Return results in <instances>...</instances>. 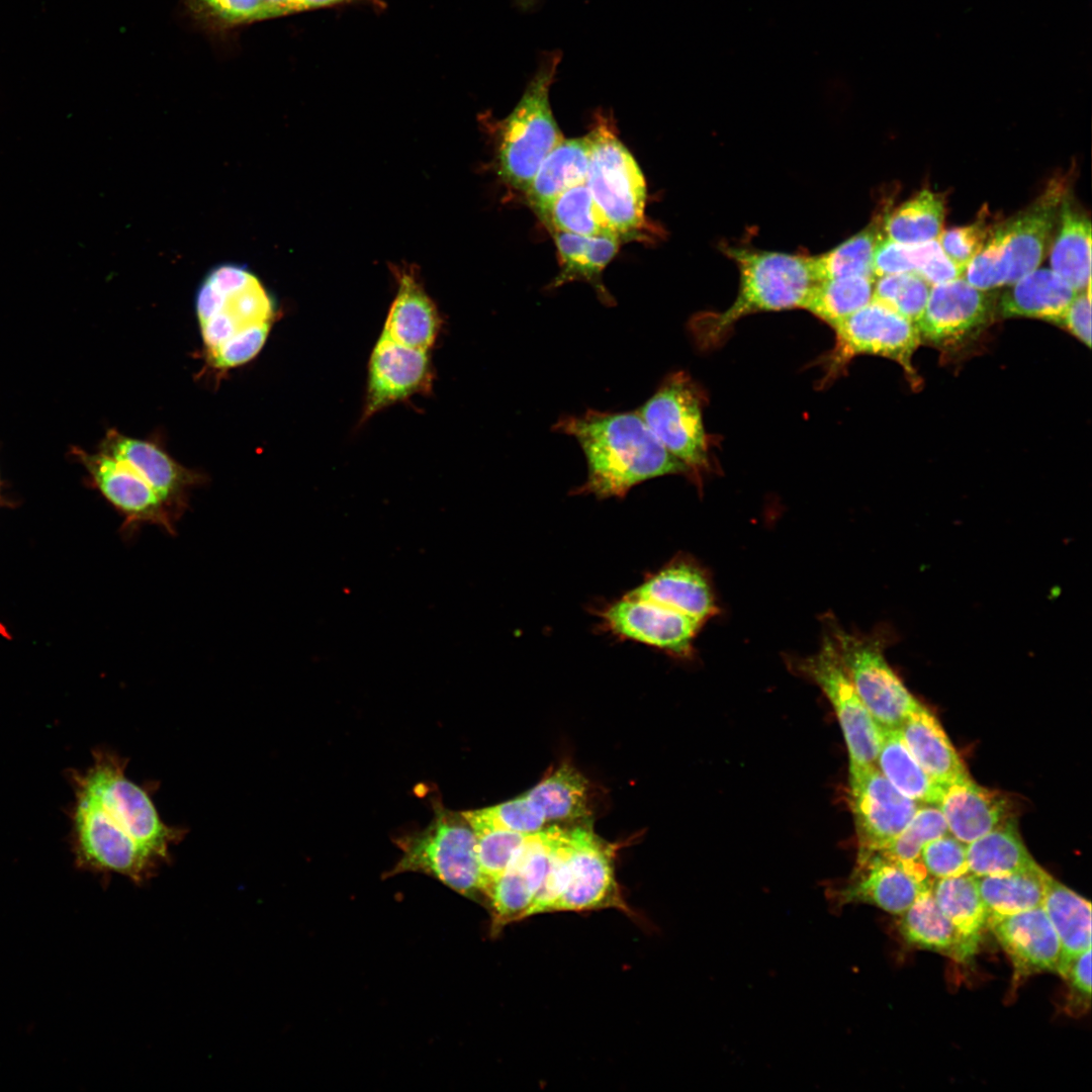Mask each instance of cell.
Masks as SVG:
<instances>
[{"instance_id": "cell-48", "label": "cell", "mask_w": 1092, "mask_h": 1092, "mask_svg": "<svg viewBox=\"0 0 1092 1092\" xmlns=\"http://www.w3.org/2000/svg\"><path fill=\"white\" fill-rule=\"evenodd\" d=\"M992 228L985 219L941 231L937 241L945 255L965 271L967 265L982 250Z\"/></svg>"}, {"instance_id": "cell-20", "label": "cell", "mask_w": 1092, "mask_h": 1092, "mask_svg": "<svg viewBox=\"0 0 1092 1092\" xmlns=\"http://www.w3.org/2000/svg\"><path fill=\"white\" fill-rule=\"evenodd\" d=\"M103 452L128 464L159 494L175 519L186 510L188 493L203 483L205 476L174 460L154 442L134 439L111 430Z\"/></svg>"}, {"instance_id": "cell-30", "label": "cell", "mask_w": 1092, "mask_h": 1092, "mask_svg": "<svg viewBox=\"0 0 1092 1092\" xmlns=\"http://www.w3.org/2000/svg\"><path fill=\"white\" fill-rule=\"evenodd\" d=\"M1054 235L1049 250L1051 269L1076 291L1086 289L1091 275V221L1068 191Z\"/></svg>"}, {"instance_id": "cell-8", "label": "cell", "mask_w": 1092, "mask_h": 1092, "mask_svg": "<svg viewBox=\"0 0 1092 1092\" xmlns=\"http://www.w3.org/2000/svg\"><path fill=\"white\" fill-rule=\"evenodd\" d=\"M204 347L210 351L255 327L273 324L275 302L249 267L222 263L209 270L195 297Z\"/></svg>"}, {"instance_id": "cell-27", "label": "cell", "mask_w": 1092, "mask_h": 1092, "mask_svg": "<svg viewBox=\"0 0 1092 1092\" xmlns=\"http://www.w3.org/2000/svg\"><path fill=\"white\" fill-rule=\"evenodd\" d=\"M589 153L590 142L585 134L563 139L542 161L524 191L529 206L542 222L562 192L585 182Z\"/></svg>"}, {"instance_id": "cell-7", "label": "cell", "mask_w": 1092, "mask_h": 1092, "mask_svg": "<svg viewBox=\"0 0 1092 1092\" xmlns=\"http://www.w3.org/2000/svg\"><path fill=\"white\" fill-rule=\"evenodd\" d=\"M402 855L385 874L421 873L437 879L460 895L483 902L475 834L463 813L435 808L423 830L397 841Z\"/></svg>"}, {"instance_id": "cell-3", "label": "cell", "mask_w": 1092, "mask_h": 1092, "mask_svg": "<svg viewBox=\"0 0 1092 1092\" xmlns=\"http://www.w3.org/2000/svg\"><path fill=\"white\" fill-rule=\"evenodd\" d=\"M739 270V287L726 309L698 315L691 324L703 346L718 344L741 318L762 311L803 308L818 282L813 257L729 247Z\"/></svg>"}, {"instance_id": "cell-54", "label": "cell", "mask_w": 1092, "mask_h": 1092, "mask_svg": "<svg viewBox=\"0 0 1092 1092\" xmlns=\"http://www.w3.org/2000/svg\"><path fill=\"white\" fill-rule=\"evenodd\" d=\"M518 10L527 12L535 9L542 0H512Z\"/></svg>"}, {"instance_id": "cell-36", "label": "cell", "mask_w": 1092, "mask_h": 1092, "mask_svg": "<svg viewBox=\"0 0 1092 1092\" xmlns=\"http://www.w3.org/2000/svg\"><path fill=\"white\" fill-rule=\"evenodd\" d=\"M548 822H571L586 818L587 783L569 763H562L524 794Z\"/></svg>"}, {"instance_id": "cell-4", "label": "cell", "mask_w": 1092, "mask_h": 1092, "mask_svg": "<svg viewBox=\"0 0 1092 1092\" xmlns=\"http://www.w3.org/2000/svg\"><path fill=\"white\" fill-rule=\"evenodd\" d=\"M1067 191L1065 178L1053 179L1025 208L992 226L984 247L967 265L963 277L974 287L987 291L1011 285L1038 268L1050 250Z\"/></svg>"}, {"instance_id": "cell-38", "label": "cell", "mask_w": 1092, "mask_h": 1092, "mask_svg": "<svg viewBox=\"0 0 1092 1092\" xmlns=\"http://www.w3.org/2000/svg\"><path fill=\"white\" fill-rule=\"evenodd\" d=\"M875 280L861 275L820 280L803 308L834 328L873 300Z\"/></svg>"}, {"instance_id": "cell-2", "label": "cell", "mask_w": 1092, "mask_h": 1092, "mask_svg": "<svg viewBox=\"0 0 1092 1092\" xmlns=\"http://www.w3.org/2000/svg\"><path fill=\"white\" fill-rule=\"evenodd\" d=\"M553 431L573 437L582 449L586 480L574 494L624 497L631 488L669 474L693 477L691 470L656 439L638 412H601L562 416Z\"/></svg>"}, {"instance_id": "cell-18", "label": "cell", "mask_w": 1092, "mask_h": 1092, "mask_svg": "<svg viewBox=\"0 0 1092 1092\" xmlns=\"http://www.w3.org/2000/svg\"><path fill=\"white\" fill-rule=\"evenodd\" d=\"M432 380L428 351L401 345L381 334L369 360L362 420L394 402L427 392Z\"/></svg>"}, {"instance_id": "cell-35", "label": "cell", "mask_w": 1092, "mask_h": 1092, "mask_svg": "<svg viewBox=\"0 0 1092 1092\" xmlns=\"http://www.w3.org/2000/svg\"><path fill=\"white\" fill-rule=\"evenodd\" d=\"M969 874L975 877L1008 874L1036 862L1025 847L1014 818L967 844Z\"/></svg>"}, {"instance_id": "cell-15", "label": "cell", "mask_w": 1092, "mask_h": 1092, "mask_svg": "<svg viewBox=\"0 0 1092 1092\" xmlns=\"http://www.w3.org/2000/svg\"><path fill=\"white\" fill-rule=\"evenodd\" d=\"M849 803L858 849L885 848L920 804L901 794L876 765L849 768Z\"/></svg>"}, {"instance_id": "cell-44", "label": "cell", "mask_w": 1092, "mask_h": 1092, "mask_svg": "<svg viewBox=\"0 0 1092 1092\" xmlns=\"http://www.w3.org/2000/svg\"><path fill=\"white\" fill-rule=\"evenodd\" d=\"M930 285L916 273L906 272L876 278L873 299L917 324L929 295Z\"/></svg>"}, {"instance_id": "cell-51", "label": "cell", "mask_w": 1092, "mask_h": 1092, "mask_svg": "<svg viewBox=\"0 0 1092 1092\" xmlns=\"http://www.w3.org/2000/svg\"><path fill=\"white\" fill-rule=\"evenodd\" d=\"M915 273L933 286L963 277L964 270L945 255L937 241Z\"/></svg>"}, {"instance_id": "cell-49", "label": "cell", "mask_w": 1092, "mask_h": 1092, "mask_svg": "<svg viewBox=\"0 0 1092 1092\" xmlns=\"http://www.w3.org/2000/svg\"><path fill=\"white\" fill-rule=\"evenodd\" d=\"M271 326L255 327L207 351L209 363L217 369H230L249 362L263 348Z\"/></svg>"}, {"instance_id": "cell-6", "label": "cell", "mask_w": 1092, "mask_h": 1092, "mask_svg": "<svg viewBox=\"0 0 1092 1092\" xmlns=\"http://www.w3.org/2000/svg\"><path fill=\"white\" fill-rule=\"evenodd\" d=\"M585 183L611 231L622 240L647 239L654 228L645 215L646 183L636 160L618 136L612 113L593 114Z\"/></svg>"}, {"instance_id": "cell-24", "label": "cell", "mask_w": 1092, "mask_h": 1092, "mask_svg": "<svg viewBox=\"0 0 1092 1092\" xmlns=\"http://www.w3.org/2000/svg\"><path fill=\"white\" fill-rule=\"evenodd\" d=\"M397 291L390 305L382 334L391 340L428 351L435 343L441 320L427 294L416 266L391 265Z\"/></svg>"}, {"instance_id": "cell-22", "label": "cell", "mask_w": 1092, "mask_h": 1092, "mask_svg": "<svg viewBox=\"0 0 1092 1092\" xmlns=\"http://www.w3.org/2000/svg\"><path fill=\"white\" fill-rule=\"evenodd\" d=\"M988 928L1010 959L1014 980L1042 972L1058 973L1061 943L1042 906L988 919Z\"/></svg>"}, {"instance_id": "cell-31", "label": "cell", "mask_w": 1092, "mask_h": 1092, "mask_svg": "<svg viewBox=\"0 0 1092 1092\" xmlns=\"http://www.w3.org/2000/svg\"><path fill=\"white\" fill-rule=\"evenodd\" d=\"M1077 292L1052 269L1036 268L1010 285L998 308L1005 317H1037L1062 325Z\"/></svg>"}, {"instance_id": "cell-28", "label": "cell", "mask_w": 1092, "mask_h": 1092, "mask_svg": "<svg viewBox=\"0 0 1092 1092\" xmlns=\"http://www.w3.org/2000/svg\"><path fill=\"white\" fill-rule=\"evenodd\" d=\"M899 730L914 758L936 784L970 776L939 721L924 705L911 711Z\"/></svg>"}, {"instance_id": "cell-50", "label": "cell", "mask_w": 1092, "mask_h": 1092, "mask_svg": "<svg viewBox=\"0 0 1092 1092\" xmlns=\"http://www.w3.org/2000/svg\"><path fill=\"white\" fill-rule=\"evenodd\" d=\"M1059 974L1067 980L1069 986L1067 1010L1077 1015L1089 1009L1091 1000V948L1070 960Z\"/></svg>"}, {"instance_id": "cell-26", "label": "cell", "mask_w": 1092, "mask_h": 1092, "mask_svg": "<svg viewBox=\"0 0 1092 1092\" xmlns=\"http://www.w3.org/2000/svg\"><path fill=\"white\" fill-rule=\"evenodd\" d=\"M900 916L899 932L915 947L942 953L958 963L970 961L978 951L981 939L962 932L942 914L931 887L923 890Z\"/></svg>"}, {"instance_id": "cell-12", "label": "cell", "mask_w": 1092, "mask_h": 1092, "mask_svg": "<svg viewBox=\"0 0 1092 1092\" xmlns=\"http://www.w3.org/2000/svg\"><path fill=\"white\" fill-rule=\"evenodd\" d=\"M833 329L835 344L826 358V379L861 354L894 359L913 373L910 358L921 340L918 327L889 306L873 299Z\"/></svg>"}, {"instance_id": "cell-40", "label": "cell", "mask_w": 1092, "mask_h": 1092, "mask_svg": "<svg viewBox=\"0 0 1092 1092\" xmlns=\"http://www.w3.org/2000/svg\"><path fill=\"white\" fill-rule=\"evenodd\" d=\"M886 211L877 215L861 231L843 241L830 251L813 257L818 279L861 275L874 277L872 261L875 248L884 236L883 220Z\"/></svg>"}, {"instance_id": "cell-53", "label": "cell", "mask_w": 1092, "mask_h": 1092, "mask_svg": "<svg viewBox=\"0 0 1092 1092\" xmlns=\"http://www.w3.org/2000/svg\"><path fill=\"white\" fill-rule=\"evenodd\" d=\"M350 0H297V11L329 7Z\"/></svg>"}, {"instance_id": "cell-10", "label": "cell", "mask_w": 1092, "mask_h": 1092, "mask_svg": "<svg viewBox=\"0 0 1092 1092\" xmlns=\"http://www.w3.org/2000/svg\"><path fill=\"white\" fill-rule=\"evenodd\" d=\"M831 636L842 665L860 701L881 729H899L921 703L891 668L881 643L847 632L830 622Z\"/></svg>"}, {"instance_id": "cell-37", "label": "cell", "mask_w": 1092, "mask_h": 1092, "mask_svg": "<svg viewBox=\"0 0 1092 1092\" xmlns=\"http://www.w3.org/2000/svg\"><path fill=\"white\" fill-rule=\"evenodd\" d=\"M944 215L945 206L940 195L922 189L896 208L886 211L883 232L898 243H925L938 238Z\"/></svg>"}, {"instance_id": "cell-21", "label": "cell", "mask_w": 1092, "mask_h": 1092, "mask_svg": "<svg viewBox=\"0 0 1092 1092\" xmlns=\"http://www.w3.org/2000/svg\"><path fill=\"white\" fill-rule=\"evenodd\" d=\"M993 311L986 290L964 277L933 285L925 309L917 322L920 336L935 344H951L979 331Z\"/></svg>"}, {"instance_id": "cell-16", "label": "cell", "mask_w": 1092, "mask_h": 1092, "mask_svg": "<svg viewBox=\"0 0 1092 1092\" xmlns=\"http://www.w3.org/2000/svg\"><path fill=\"white\" fill-rule=\"evenodd\" d=\"M570 833L567 883L553 912L613 908L631 913L616 882L611 848L588 828L577 826Z\"/></svg>"}, {"instance_id": "cell-23", "label": "cell", "mask_w": 1092, "mask_h": 1092, "mask_svg": "<svg viewBox=\"0 0 1092 1092\" xmlns=\"http://www.w3.org/2000/svg\"><path fill=\"white\" fill-rule=\"evenodd\" d=\"M937 807L948 832L966 844L1013 818L1011 802L1004 794L976 784L970 776L940 785Z\"/></svg>"}, {"instance_id": "cell-11", "label": "cell", "mask_w": 1092, "mask_h": 1092, "mask_svg": "<svg viewBox=\"0 0 1092 1092\" xmlns=\"http://www.w3.org/2000/svg\"><path fill=\"white\" fill-rule=\"evenodd\" d=\"M794 666L830 702L845 739L849 768L876 765L881 729L857 696L829 633L816 653L795 660Z\"/></svg>"}, {"instance_id": "cell-13", "label": "cell", "mask_w": 1092, "mask_h": 1092, "mask_svg": "<svg viewBox=\"0 0 1092 1092\" xmlns=\"http://www.w3.org/2000/svg\"><path fill=\"white\" fill-rule=\"evenodd\" d=\"M603 628L614 636L689 657L702 623L674 609L627 592L598 611Z\"/></svg>"}, {"instance_id": "cell-29", "label": "cell", "mask_w": 1092, "mask_h": 1092, "mask_svg": "<svg viewBox=\"0 0 1092 1092\" xmlns=\"http://www.w3.org/2000/svg\"><path fill=\"white\" fill-rule=\"evenodd\" d=\"M550 233L557 248L560 271L549 288L583 280L594 286L601 301L613 305L614 298L604 287L601 276L618 252L621 242L619 237L610 232L592 237L561 231Z\"/></svg>"}, {"instance_id": "cell-33", "label": "cell", "mask_w": 1092, "mask_h": 1092, "mask_svg": "<svg viewBox=\"0 0 1092 1092\" xmlns=\"http://www.w3.org/2000/svg\"><path fill=\"white\" fill-rule=\"evenodd\" d=\"M1049 874L1037 863L1002 875L976 877L988 919L1041 906Z\"/></svg>"}, {"instance_id": "cell-52", "label": "cell", "mask_w": 1092, "mask_h": 1092, "mask_svg": "<svg viewBox=\"0 0 1092 1092\" xmlns=\"http://www.w3.org/2000/svg\"><path fill=\"white\" fill-rule=\"evenodd\" d=\"M1062 325H1066L1067 328L1077 338L1087 344L1091 345V297L1090 286L1086 289L1078 291L1071 303L1069 304Z\"/></svg>"}, {"instance_id": "cell-25", "label": "cell", "mask_w": 1092, "mask_h": 1092, "mask_svg": "<svg viewBox=\"0 0 1092 1092\" xmlns=\"http://www.w3.org/2000/svg\"><path fill=\"white\" fill-rule=\"evenodd\" d=\"M629 593L674 609L702 624L718 612L707 574L685 557L673 558L647 574Z\"/></svg>"}, {"instance_id": "cell-41", "label": "cell", "mask_w": 1092, "mask_h": 1092, "mask_svg": "<svg viewBox=\"0 0 1092 1092\" xmlns=\"http://www.w3.org/2000/svg\"><path fill=\"white\" fill-rule=\"evenodd\" d=\"M946 833L948 827L940 809L935 805H920L906 827L879 850L901 863L920 881L932 883L921 861V849L926 842Z\"/></svg>"}, {"instance_id": "cell-34", "label": "cell", "mask_w": 1092, "mask_h": 1092, "mask_svg": "<svg viewBox=\"0 0 1092 1092\" xmlns=\"http://www.w3.org/2000/svg\"><path fill=\"white\" fill-rule=\"evenodd\" d=\"M881 729V728H880ZM877 767L904 796L920 805L937 806L940 785L925 772L905 744L899 729H881Z\"/></svg>"}, {"instance_id": "cell-1", "label": "cell", "mask_w": 1092, "mask_h": 1092, "mask_svg": "<svg viewBox=\"0 0 1092 1092\" xmlns=\"http://www.w3.org/2000/svg\"><path fill=\"white\" fill-rule=\"evenodd\" d=\"M127 762L110 748L96 747L87 767L68 771L69 843L79 870L141 884L169 862L171 847L187 830L163 821L154 802L158 785L131 781Z\"/></svg>"}, {"instance_id": "cell-19", "label": "cell", "mask_w": 1092, "mask_h": 1092, "mask_svg": "<svg viewBox=\"0 0 1092 1092\" xmlns=\"http://www.w3.org/2000/svg\"><path fill=\"white\" fill-rule=\"evenodd\" d=\"M79 456L101 493L125 517L129 529L146 523L175 534V517L128 464L103 451L97 454L80 451Z\"/></svg>"}, {"instance_id": "cell-46", "label": "cell", "mask_w": 1092, "mask_h": 1092, "mask_svg": "<svg viewBox=\"0 0 1092 1092\" xmlns=\"http://www.w3.org/2000/svg\"><path fill=\"white\" fill-rule=\"evenodd\" d=\"M936 242L937 239L908 245L895 242L884 235L877 243L873 255L872 270L875 278L906 272L915 273Z\"/></svg>"}, {"instance_id": "cell-47", "label": "cell", "mask_w": 1092, "mask_h": 1092, "mask_svg": "<svg viewBox=\"0 0 1092 1092\" xmlns=\"http://www.w3.org/2000/svg\"><path fill=\"white\" fill-rule=\"evenodd\" d=\"M920 857L927 875L932 880L969 873L967 844L949 832L926 842L921 849Z\"/></svg>"}, {"instance_id": "cell-43", "label": "cell", "mask_w": 1092, "mask_h": 1092, "mask_svg": "<svg viewBox=\"0 0 1092 1092\" xmlns=\"http://www.w3.org/2000/svg\"><path fill=\"white\" fill-rule=\"evenodd\" d=\"M476 838V855L481 891L486 904L487 895L511 858L528 834L496 828L472 829Z\"/></svg>"}, {"instance_id": "cell-45", "label": "cell", "mask_w": 1092, "mask_h": 1092, "mask_svg": "<svg viewBox=\"0 0 1092 1092\" xmlns=\"http://www.w3.org/2000/svg\"><path fill=\"white\" fill-rule=\"evenodd\" d=\"M472 829L496 828L532 834L545 828L546 821L523 794L510 801L462 812Z\"/></svg>"}, {"instance_id": "cell-14", "label": "cell", "mask_w": 1092, "mask_h": 1092, "mask_svg": "<svg viewBox=\"0 0 1092 1092\" xmlns=\"http://www.w3.org/2000/svg\"><path fill=\"white\" fill-rule=\"evenodd\" d=\"M559 828L551 825L528 834L492 885L486 899L492 937L507 925L527 918L542 886Z\"/></svg>"}, {"instance_id": "cell-32", "label": "cell", "mask_w": 1092, "mask_h": 1092, "mask_svg": "<svg viewBox=\"0 0 1092 1092\" xmlns=\"http://www.w3.org/2000/svg\"><path fill=\"white\" fill-rule=\"evenodd\" d=\"M1041 906L1061 943L1059 974L1070 960L1091 948V903L1049 874Z\"/></svg>"}, {"instance_id": "cell-17", "label": "cell", "mask_w": 1092, "mask_h": 1092, "mask_svg": "<svg viewBox=\"0 0 1092 1092\" xmlns=\"http://www.w3.org/2000/svg\"><path fill=\"white\" fill-rule=\"evenodd\" d=\"M931 884L917 879L882 850L858 849L853 872L830 889V897L837 906L866 903L900 915Z\"/></svg>"}, {"instance_id": "cell-5", "label": "cell", "mask_w": 1092, "mask_h": 1092, "mask_svg": "<svg viewBox=\"0 0 1092 1092\" xmlns=\"http://www.w3.org/2000/svg\"><path fill=\"white\" fill-rule=\"evenodd\" d=\"M562 57L561 50L542 52L520 100L495 122L496 171L513 189L524 192L545 157L564 139L549 99Z\"/></svg>"}, {"instance_id": "cell-42", "label": "cell", "mask_w": 1092, "mask_h": 1092, "mask_svg": "<svg viewBox=\"0 0 1092 1092\" xmlns=\"http://www.w3.org/2000/svg\"><path fill=\"white\" fill-rule=\"evenodd\" d=\"M543 222L549 231L586 237L613 233L596 205L585 182L562 192L551 204Z\"/></svg>"}, {"instance_id": "cell-9", "label": "cell", "mask_w": 1092, "mask_h": 1092, "mask_svg": "<svg viewBox=\"0 0 1092 1092\" xmlns=\"http://www.w3.org/2000/svg\"><path fill=\"white\" fill-rule=\"evenodd\" d=\"M638 413L663 447L691 470L693 478L709 470L703 398L687 373L667 375Z\"/></svg>"}, {"instance_id": "cell-39", "label": "cell", "mask_w": 1092, "mask_h": 1092, "mask_svg": "<svg viewBox=\"0 0 1092 1092\" xmlns=\"http://www.w3.org/2000/svg\"><path fill=\"white\" fill-rule=\"evenodd\" d=\"M931 893L942 914L962 932L981 939L988 928V913L979 893L976 877L967 873L936 879Z\"/></svg>"}]
</instances>
